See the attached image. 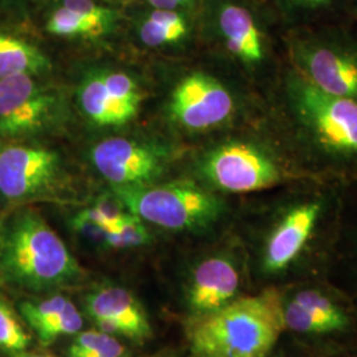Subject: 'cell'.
<instances>
[{
	"instance_id": "1",
	"label": "cell",
	"mask_w": 357,
	"mask_h": 357,
	"mask_svg": "<svg viewBox=\"0 0 357 357\" xmlns=\"http://www.w3.org/2000/svg\"><path fill=\"white\" fill-rule=\"evenodd\" d=\"M274 125L319 175L357 168V101L320 90L283 59L273 84Z\"/></svg>"
},
{
	"instance_id": "2",
	"label": "cell",
	"mask_w": 357,
	"mask_h": 357,
	"mask_svg": "<svg viewBox=\"0 0 357 357\" xmlns=\"http://www.w3.org/2000/svg\"><path fill=\"white\" fill-rule=\"evenodd\" d=\"M339 209V187L327 178L284 185L258 238L259 271L268 278H283L303 266L326 245Z\"/></svg>"
},
{
	"instance_id": "3",
	"label": "cell",
	"mask_w": 357,
	"mask_h": 357,
	"mask_svg": "<svg viewBox=\"0 0 357 357\" xmlns=\"http://www.w3.org/2000/svg\"><path fill=\"white\" fill-rule=\"evenodd\" d=\"M184 328L192 357H268L284 332L282 291L240 295L216 311L188 317Z\"/></svg>"
},
{
	"instance_id": "4",
	"label": "cell",
	"mask_w": 357,
	"mask_h": 357,
	"mask_svg": "<svg viewBox=\"0 0 357 357\" xmlns=\"http://www.w3.org/2000/svg\"><path fill=\"white\" fill-rule=\"evenodd\" d=\"M197 168L203 185L227 193L268 191L326 178L302 162L277 126L268 138H230L217 143L203 153Z\"/></svg>"
},
{
	"instance_id": "5",
	"label": "cell",
	"mask_w": 357,
	"mask_h": 357,
	"mask_svg": "<svg viewBox=\"0 0 357 357\" xmlns=\"http://www.w3.org/2000/svg\"><path fill=\"white\" fill-rule=\"evenodd\" d=\"M82 268L47 221L32 209L0 228V278L29 291H51L78 281Z\"/></svg>"
},
{
	"instance_id": "6",
	"label": "cell",
	"mask_w": 357,
	"mask_h": 357,
	"mask_svg": "<svg viewBox=\"0 0 357 357\" xmlns=\"http://www.w3.org/2000/svg\"><path fill=\"white\" fill-rule=\"evenodd\" d=\"M282 43L284 61L308 82L357 101V33L339 23L298 26Z\"/></svg>"
},
{
	"instance_id": "7",
	"label": "cell",
	"mask_w": 357,
	"mask_h": 357,
	"mask_svg": "<svg viewBox=\"0 0 357 357\" xmlns=\"http://www.w3.org/2000/svg\"><path fill=\"white\" fill-rule=\"evenodd\" d=\"M114 193L130 213L174 231H208L228 209L217 192L195 181L114 187Z\"/></svg>"
},
{
	"instance_id": "8",
	"label": "cell",
	"mask_w": 357,
	"mask_h": 357,
	"mask_svg": "<svg viewBox=\"0 0 357 357\" xmlns=\"http://www.w3.org/2000/svg\"><path fill=\"white\" fill-rule=\"evenodd\" d=\"M61 113L54 90L33 75L0 79V138L19 139L36 135L53 126Z\"/></svg>"
},
{
	"instance_id": "9",
	"label": "cell",
	"mask_w": 357,
	"mask_h": 357,
	"mask_svg": "<svg viewBox=\"0 0 357 357\" xmlns=\"http://www.w3.org/2000/svg\"><path fill=\"white\" fill-rule=\"evenodd\" d=\"M237 110V100L229 86L205 72L184 77L171 98V114L175 122L195 134L227 126Z\"/></svg>"
},
{
	"instance_id": "10",
	"label": "cell",
	"mask_w": 357,
	"mask_h": 357,
	"mask_svg": "<svg viewBox=\"0 0 357 357\" xmlns=\"http://www.w3.org/2000/svg\"><path fill=\"white\" fill-rule=\"evenodd\" d=\"M216 31L222 47L252 73L278 76L282 64L274 59L270 38L255 13L240 3L225 0L216 10Z\"/></svg>"
},
{
	"instance_id": "11",
	"label": "cell",
	"mask_w": 357,
	"mask_h": 357,
	"mask_svg": "<svg viewBox=\"0 0 357 357\" xmlns=\"http://www.w3.org/2000/svg\"><path fill=\"white\" fill-rule=\"evenodd\" d=\"M60 178L57 153L33 146H7L0 150V196L26 202L53 191Z\"/></svg>"
},
{
	"instance_id": "12",
	"label": "cell",
	"mask_w": 357,
	"mask_h": 357,
	"mask_svg": "<svg viewBox=\"0 0 357 357\" xmlns=\"http://www.w3.org/2000/svg\"><path fill=\"white\" fill-rule=\"evenodd\" d=\"M284 331L310 339L330 337L352 328V315L335 294L320 287L282 291Z\"/></svg>"
},
{
	"instance_id": "13",
	"label": "cell",
	"mask_w": 357,
	"mask_h": 357,
	"mask_svg": "<svg viewBox=\"0 0 357 357\" xmlns=\"http://www.w3.org/2000/svg\"><path fill=\"white\" fill-rule=\"evenodd\" d=\"M91 160L97 171L114 187L151 184L165 168L163 153L126 138L100 142L91 151Z\"/></svg>"
},
{
	"instance_id": "14",
	"label": "cell",
	"mask_w": 357,
	"mask_h": 357,
	"mask_svg": "<svg viewBox=\"0 0 357 357\" xmlns=\"http://www.w3.org/2000/svg\"><path fill=\"white\" fill-rule=\"evenodd\" d=\"M243 273L236 255L218 252L206 255L192 268L185 290L190 317L216 311L240 296Z\"/></svg>"
},
{
	"instance_id": "15",
	"label": "cell",
	"mask_w": 357,
	"mask_h": 357,
	"mask_svg": "<svg viewBox=\"0 0 357 357\" xmlns=\"http://www.w3.org/2000/svg\"><path fill=\"white\" fill-rule=\"evenodd\" d=\"M84 308L98 330L106 333L126 337L137 344L153 337L147 312L125 287L106 284L96 289L85 296Z\"/></svg>"
},
{
	"instance_id": "16",
	"label": "cell",
	"mask_w": 357,
	"mask_h": 357,
	"mask_svg": "<svg viewBox=\"0 0 357 357\" xmlns=\"http://www.w3.org/2000/svg\"><path fill=\"white\" fill-rule=\"evenodd\" d=\"M82 112L98 126H121L132 119L138 107L116 100L106 89L101 76L86 79L79 91Z\"/></svg>"
},
{
	"instance_id": "17",
	"label": "cell",
	"mask_w": 357,
	"mask_h": 357,
	"mask_svg": "<svg viewBox=\"0 0 357 357\" xmlns=\"http://www.w3.org/2000/svg\"><path fill=\"white\" fill-rule=\"evenodd\" d=\"M354 0H274L283 23L290 28L337 23L342 13H351Z\"/></svg>"
},
{
	"instance_id": "18",
	"label": "cell",
	"mask_w": 357,
	"mask_h": 357,
	"mask_svg": "<svg viewBox=\"0 0 357 357\" xmlns=\"http://www.w3.org/2000/svg\"><path fill=\"white\" fill-rule=\"evenodd\" d=\"M48 69V59L35 45L0 33V79L16 75L38 76Z\"/></svg>"
},
{
	"instance_id": "19",
	"label": "cell",
	"mask_w": 357,
	"mask_h": 357,
	"mask_svg": "<svg viewBox=\"0 0 357 357\" xmlns=\"http://www.w3.org/2000/svg\"><path fill=\"white\" fill-rule=\"evenodd\" d=\"M139 35L146 45L160 47L185 38L188 35V24L176 11L155 10L143 22Z\"/></svg>"
},
{
	"instance_id": "20",
	"label": "cell",
	"mask_w": 357,
	"mask_h": 357,
	"mask_svg": "<svg viewBox=\"0 0 357 357\" xmlns=\"http://www.w3.org/2000/svg\"><path fill=\"white\" fill-rule=\"evenodd\" d=\"M31 337L13 307L0 296V351L10 356L28 351Z\"/></svg>"
},
{
	"instance_id": "21",
	"label": "cell",
	"mask_w": 357,
	"mask_h": 357,
	"mask_svg": "<svg viewBox=\"0 0 357 357\" xmlns=\"http://www.w3.org/2000/svg\"><path fill=\"white\" fill-rule=\"evenodd\" d=\"M149 241L150 234L143 224V220L128 212L114 228L107 231L105 248L130 249L142 246Z\"/></svg>"
},
{
	"instance_id": "22",
	"label": "cell",
	"mask_w": 357,
	"mask_h": 357,
	"mask_svg": "<svg viewBox=\"0 0 357 357\" xmlns=\"http://www.w3.org/2000/svg\"><path fill=\"white\" fill-rule=\"evenodd\" d=\"M84 319L81 312L70 301L68 306L53 319L47 321L35 332L40 344L50 345L61 336H72L82 330Z\"/></svg>"
},
{
	"instance_id": "23",
	"label": "cell",
	"mask_w": 357,
	"mask_h": 357,
	"mask_svg": "<svg viewBox=\"0 0 357 357\" xmlns=\"http://www.w3.org/2000/svg\"><path fill=\"white\" fill-rule=\"evenodd\" d=\"M47 29L53 35L63 38H98L103 35L97 26L90 24L82 16L66 7H61L52 13L51 19L47 24Z\"/></svg>"
},
{
	"instance_id": "24",
	"label": "cell",
	"mask_w": 357,
	"mask_h": 357,
	"mask_svg": "<svg viewBox=\"0 0 357 357\" xmlns=\"http://www.w3.org/2000/svg\"><path fill=\"white\" fill-rule=\"evenodd\" d=\"M69 349L73 351H90L98 352L112 357H128V351L115 336L106 332L79 331L75 335V339Z\"/></svg>"
},
{
	"instance_id": "25",
	"label": "cell",
	"mask_w": 357,
	"mask_h": 357,
	"mask_svg": "<svg viewBox=\"0 0 357 357\" xmlns=\"http://www.w3.org/2000/svg\"><path fill=\"white\" fill-rule=\"evenodd\" d=\"M70 299L64 295H53L51 298H45L41 301H26L20 305V315L32 331H36L38 327L45 324L47 321L56 318Z\"/></svg>"
},
{
	"instance_id": "26",
	"label": "cell",
	"mask_w": 357,
	"mask_h": 357,
	"mask_svg": "<svg viewBox=\"0 0 357 357\" xmlns=\"http://www.w3.org/2000/svg\"><path fill=\"white\" fill-rule=\"evenodd\" d=\"M82 212L106 229L110 230L128 213V209L114 193L112 196L109 195L100 197L96 204Z\"/></svg>"
},
{
	"instance_id": "27",
	"label": "cell",
	"mask_w": 357,
	"mask_h": 357,
	"mask_svg": "<svg viewBox=\"0 0 357 357\" xmlns=\"http://www.w3.org/2000/svg\"><path fill=\"white\" fill-rule=\"evenodd\" d=\"M100 76L102 78L106 89L109 90L110 94L114 96L116 100L139 109L142 101L141 90L131 77L122 72H109Z\"/></svg>"
},
{
	"instance_id": "28",
	"label": "cell",
	"mask_w": 357,
	"mask_h": 357,
	"mask_svg": "<svg viewBox=\"0 0 357 357\" xmlns=\"http://www.w3.org/2000/svg\"><path fill=\"white\" fill-rule=\"evenodd\" d=\"M64 7L75 11L102 33L107 32L114 22V13L98 6L94 0H64Z\"/></svg>"
},
{
	"instance_id": "29",
	"label": "cell",
	"mask_w": 357,
	"mask_h": 357,
	"mask_svg": "<svg viewBox=\"0 0 357 357\" xmlns=\"http://www.w3.org/2000/svg\"><path fill=\"white\" fill-rule=\"evenodd\" d=\"M72 225H73V229L78 231L84 238H86L90 243L105 246V241H106V236H107L109 229H106L101 224L91 220L84 212H79L73 218Z\"/></svg>"
},
{
	"instance_id": "30",
	"label": "cell",
	"mask_w": 357,
	"mask_h": 357,
	"mask_svg": "<svg viewBox=\"0 0 357 357\" xmlns=\"http://www.w3.org/2000/svg\"><path fill=\"white\" fill-rule=\"evenodd\" d=\"M150 4L155 7V10H171L176 11L178 8V1L176 0H149Z\"/></svg>"
},
{
	"instance_id": "31",
	"label": "cell",
	"mask_w": 357,
	"mask_h": 357,
	"mask_svg": "<svg viewBox=\"0 0 357 357\" xmlns=\"http://www.w3.org/2000/svg\"><path fill=\"white\" fill-rule=\"evenodd\" d=\"M68 355H69V357H112L107 356V355H103V354H98V352L73 351V349H69V351H68Z\"/></svg>"
},
{
	"instance_id": "32",
	"label": "cell",
	"mask_w": 357,
	"mask_h": 357,
	"mask_svg": "<svg viewBox=\"0 0 357 357\" xmlns=\"http://www.w3.org/2000/svg\"><path fill=\"white\" fill-rule=\"evenodd\" d=\"M147 357H178V352L172 348H166V349H162V351Z\"/></svg>"
},
{
	"instance_id": "33",
	"label": "cell",
	"mask_w": 357,
	"mask_h": 357,
	"mask_svg": "<svg viewBox=\"0 0 357 357\" xmlns=\"http://www.w3.org/2000/svg\"><path fill=\"white\" fill-rule=\"evenodd\" d=\"M11 357H54L50 355V354H43V352H36V351H24L22 354L13 355Z\"/></svg>"
},
{
	"instance_id": "34",
	"label": "cell",
	"mask_w": 357,
	"mask_h": 357,
	"mask_svg": "<svg viewBox=\"0 0 357 357\" xmlns=\"http://www.w3.org/2000/svg\"><path fill=\"white\" fill-rule=\"evenodd\" d=\"M178 7H191L193 0H176Z\"/></svg>"
},
{
	"instance_id": "35",
	"label": "cell",
	"mask_w": 357,
	"mask_h": 357,
	"mask_svg": "<svg viewBox=\"0 0 357 357\" xmlns=\"http://www.w3.org/2000/svg\"><path fill=\"white\" fill-rule=\"evenodd\" d=\"M351 13L355 15V17H356L357 20V0H354V1H352V8H351Z\"/></svg>"
},
{
	"instance_id": "36",
	"label": "cell",
	"mask_w": 357,
	"mask_h": 357,
	"mask_svg": "<svg viewBox=\"0 0 357 357\" xmlns=\"http://www.w3.org/2000/svg\"><path fill=\"white\" fill-rule=\"evenodd\" d=\"M1 225H3V220L0 218V228H1Z\"/></svg>"
},
{
	"instance_id": "37",
	"label": "cell",
	"mask_w": 357,
	"mask_h": 357,
	"mask_svg": "<svg viewBox=\"0 0 357 357\" xmlns=\"http://www.w3.org/2000/svg\"><path fill=\"white\" fill-rule=\"evenodd\" d=\"M277 357H282V356H277Z\"/></svg>"
}]
</instances>
